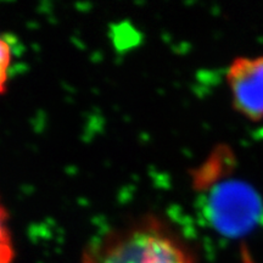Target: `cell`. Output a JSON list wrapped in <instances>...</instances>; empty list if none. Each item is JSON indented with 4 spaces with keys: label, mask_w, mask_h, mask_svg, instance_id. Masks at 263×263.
<instances>
[{
    "label": "cell",
    "mask_w": 263,
    "mask_h": 263,
    "mask_svg": "<svg viewBox=\"0 0 263 263\" xmlns=\"http://www.w3.org/2000/svg\"><path fill=\"white\" fill-rule=\"evenodd\" d=\"M81 263H199L190 246L155 216L111 230L88 246Z\"/></svg>",
    "instance_id": "1"
},
{
    "label": "cell",
    "mask_w": 263,
    "mask_h": 263,
    "mask_svg": "<svg viewBox=\"0 0 263 263\" xmlns=\"http://www.w3.org/2000/svg\"><path fill=\"white\" fill-rule=\"evenodd\" d=\"M233 106L251 121L263 118V57L236 58L226 74Z\"/></svg>",
    "instance_id": "2"
},
{
    "label": "cell",
    "mask_w": 263,
    "mask_h": 263,
    "mask_svg": "<svg viewBox=\"0 0 263 263\" xmlns=\"http://www.w3.org/2000/svg\"><path fill=\"white\" fill-rule=\"evenodd\" d=\"M14 257L15 249L9 228V213L0 200V263H12Z\"/></svg>",
    "instance_id": "3"
},
{
    "label": "cell",
    "mask_w": 263,
    "mask_h": 263,
    "mask_svg": "<svg viewBox=\"0 0 263 263\" xmlns=\"http://www.w3.org/2000/svg\"><path fill=\"white\" fill-rule=\"evenodd\" d=\"M12 62V49L8 41L0 37V94L5 93Z\"/></svg>",
    "instance_id": "4"
}]
</instances>
